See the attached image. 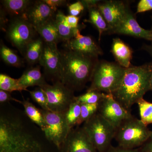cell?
<instances>
[{
  "label": "cell",
  "mask_w": 152,
  "mask_h": 152,
  "mask_svg": "<svg viewBox=\"0 0 152 152\" xmlns=\"http://www.w3.org/2000/svg\"><path fill=\"white\" fill-rule=\"evenodd\" d=\"M43 1L55 12H56L58 7L64 5L67 2L65 0H43Z\"/></svg>",
  "instance_id": "35"
},
{
  "label": "cell",
  "mask_w": 152,
  "mask_h": 152,
  "mask_svg": "<svg viewBox=\"0 0 152 152\" xmlns=\"http://www.w3.org/2000/svg\"><path fill=\"white\" fill-rule=\"evenodd\" d=\"M29 92L33 100L40 106L42 110H49L48 97L42 88L38 87Z\"/></svg>",
  "instance_id": "31"
},
{
  "label": "cell",
  "mask_w": 152,
  "mask_h": 152,
  "mask_svg": "<svg viewBox=\"0 0 152 152\" xmlns=\"http://www.w3.org/2000/svg\"><path fill=\"white\" fill-rule=\"evenodd\" d=\"M60 152H98L83 128H73L62 146Z\"/></svg>",
  "instance_id": "13"
},
{
  "label": "cell",
  "mask_w": 152,
  "mask_h": 152,
  "mask_svg": "<svg viewBox=\"0 0 152 152\" xmlns=\"http://www.w3.org/2000/svg\"><path fill=\"white\" fill-rule=\"evenodd\" d=\"M97 7L109 25V34L118 26L130 10L127 3L117 0L101 1Z\"/></svg>",
  "instance_id": "12"
},
{
  "label": "cell",
  "mask_w": 152,
  "mask_h": 152,
  "mask_svg": "<svg viewBox=\"0 0 152 152\" xmlns=\"http://www.w3.org/2000/svg\"><path fill=\"white\" fill-rule=\"evenodd\" d=\"M89 18L85 21L92 24L98 30L99 33V41H100L101 36L103 32L108 33L110 28L108 24L100 12L96 7H92L88 9Z\"/></svg>",
  "instance_id": "23"
},
{
  "label": "cell",
  "mask_w": 152,
  "mask_h": 152,
  "mask_svg": "<svg viewBox=\"0 0 152 152\" xmlns=\"http://www.w3.org/2000/svg\"><path fill=\"white\" fill-rule=\"evenodd\" d=\"M84 6L85 8L88 9L92 7H96L98 4L101 1L96 0H83L81 1Z\"/></svg>",
  "instance_id": "38"
},
{
  "label": "cell",
  "mask_w": 152,
  "mask_h": 152,
  "mask_svg": "<svg viewBox=\"0 0 152 152\" xmlns=\"http://www.w3.org/2000/svg\"><path fill=\"white\" fill-rule=\"evenodd\" d=\"M152 10V0H141L137 6L136 13L144 12Z\"/></svg>",
  "instance_id": "33"
},
{
  "label": "cell",
  "mask_w": 152,
  "mask_h": 152,
  "mask_svg": "<svg viewBox=\"0 0 152 152\" xmlns=\"http://www.w3.org/2000/svg\"><path fill=\"white\" fill-rule=\"evenodd\" d=\"M10 101H14L20 103L21 101L12 97L11 93L7 91L0 90V102L1 104L8 102Z\"/></svg>",
  "instance_id": "34"
},
{
  "label": "cell",
  "mask_w": 152,
  "mask_h": 152,
  "mask_svg": "<svg viewBox=\"0 0 152 152\" xmlns=\"http://www.w3.org/2000/svg\"><path fill=\"white\" fill-rule=\"evenodd\" d=\"M44 45L45 42L40 37H36L28 44L23 56L29 64L34 65L39 62Z\"/></svg>",
  "instance_id": "20"
},
{
  "label": "cell",
  "mask_w": 152,
  "mask_h": 152,
  "mask_svg": "<svg viewBox=\"0 0 152 152\" xmlns=\"http://www.w3.org/2000/svg\"><path fill=\"white\" fill-rule=\"evenodd\" d=\"M0 54L2 59L9 65L15 67H20L23 64V61L17 52L6 45L1 41Z\"/></svg>",
  "instance_id": "25"
},
{
  "label": "cell",
  "mask_w": 152,
  "mask_h": 152,
  "mask_svg": "<svg viewBox=\"0 0 152 152\" xmlns=\"http://www.w3.org/2000/svg\"><path fill=\"white\" fill-rule=\"evenodd\" d=\"M83 128L98 152H107L112 146L116 129L98 112L84 123Z\"/></svg>",
  "instance_id": "6"
},
{
  "label": "cell",
  "mask_w": 152,
  "mask_h": 152,
  "mask_svg": "<svg viewBox=\"0 0 152 152\" xmlns=\"http://www.w3.org/2000/svg\"><path fill=\"white\" fill-rule=\"evenodd\" d=\"M66 15L59 10L58 11L55 15V19L61 39L62 41L67 43L75 37L77 33L81 29L71 27L66 22Z\"/></svg>",
  "instance_id": "21"
},
{
  "label": "cell",
  "mask_w": 152,
  "mask_h": 152,
  "mask_svg": "<svg viewBox=\"0 0 152 152\" xmlns=\"http://www.w3.org/2000/svg\"><path fill=\"white\" fill-rule=\"evenodd\" d=\"M140 152H152V131L148 139L139 148Z\"/></svg>",
  "instance_id": "36"
},
{
  "label": "cell",
  "mask_w": 152,
  "mask_h": 152,
  "mask_svg": "<svg viewBox=\"0 0 152 152\" xmlns=\"http://www.w3.org/2000/svg\"><path fill=\"white\" fill-rule=\"evenodd\" d=\"M107 152H140L138 148H125L120 146L113 147L112 146Z\"/></svg>",
  "instance_id": "37"
},
{
  "label": "cell",
  "mask_w": 152,
  "mask_h": 152,
  "mask_svg": "<svg viewBox=\"0 0 152 152\" xmlns=\"http://www.w3.org/2000/svg\"><path fill=\"white\" fill-rule=\"evenodd\" d=\"M37 140L20 122L11 118H0V152L21 151L32 145Z\"/></svg>",
  "instance_id": "3"
},
{
  "label": "cell",
  "mask_w": 152,
  "mask_h": 152,
  "mask_svg": "<svg viewBox=\"0 0 152 152\" xmlns=\"http://www.w3.org/2000/svg\"><path fill=\"white\" fill-rule=\"evenodd\" d=\"M85 9L84 6L81 1H77L68 6L70 15L78 17Z\"/></svg>",
  "instance_id": "32"
},
{
  "label": "cell",
  "mask_w": 152,
  "mask_h": 152,
  "mask_svg": "<svg viewBox=\"0 0 152 152\" xmlns=\"http://www.w3.org/2000/svg\"><path fill=\"white\" fill-rule=\"evenodd\" d=\"M149 53H150L151 56L152 57V45H151L149 46H147L146 48Z\"/></svg>",
  "instance_id": "40"
},
{
  "label": "cell",
  "mask_w": 152,
  "mask_h": 152,
  "mask_svg": "<svg viewBox=\"0 0 152 152\" xmlns=\"http://www.w3.org/2000/svg\"><path fill=\"white\" fill-rule=\"evenodd\" d=\"M98 113L116 129L133 116L129 110L116 100L112 94H104L99 103Z\"/></svg>",
  "instance_id": "10"
},
{
  "label": "cell",
  "mask_w": 152,
  "mask_h": 152,
  "mask_svg": "<svg viewBox=\"0 0 152 152\" xmlns=\"http://www.w3.org/2000/svg\"><path fill=\"white\" fill-rule=\"evenodd\" d=\"M55 12L42 1H36L21 17L36 28L54 18Z\"/></svg>",
  "instance_id": "15"
},
{
  "label": "cell",
  "mask_w": 152,
  "mask_h": 152,
  "mask_svg": "<svg viewBox=\"0 0 152 152\" xmlns=\"http://www.w3.org/2000/svg\"><path fill=\"white\" fill-rule=\"evenodd\" d=\"M19 84L27 91L28 87L38 86L42 88L48 84L39 66L31 67L24 72L18 79Z\"/></svg>",
  "instance_id": "18"
},
{
  "label": "cell",
  "mask_w": 152,
  "mask_h": 152,
  "mask_svg": "<svg viewBox=\"0 0 152 152\" xmlns=\"http://www.w3.org/2000/svg\"><path fill=\"white\" fill-rule=\"evenodd\" d=\"M150 89L151 90H152V75L151 76V79L150 80Z\"/></svg>",
  "instance_id": "41"
},
{
  "label": "cell",
  "mask_w": 152,
  "mask_h": 152,
  "mask_svg": "<svg viewBox=\"0 0 152 152\" xmlns=\"http://www.w3.org/2000/svg\"><path fill=\"white\" fill-rule=\"evenodd\" d=\"M109 34L125 35L152 41L151 30L145 29L140 26L131 10L128 11L118 26Z\"/></svg>",
  "instance_id": "14"
},
{
  "label": "cell",
  "mask_w": 152,
  "mask_h": 152,
  "mask_svg": "<svg viewBox=\"0 0 152 152\" xmlns=\"http://www.w3.org/2000/svg\"><path fill=\"white\" fill-rule=\"evenodd\" d=\"M111 52L117 64L125 69L131 66L132 51L129 46L120 38L113 39L112 43Z\"/></svg>",
  "instance_id": "17"
},
{
  "label": "cell",
  "mask_w": 152,
  "mask_h": 152,
  "mask_svg": "<svg viewBox=\"0 0 152 152\" xmlns=\"http://www.w3.org/2000/svg\"><path fill=\"white\" fill-rule=\"evenodd\" d=\"M151 132L140 120L133 116L117 128L115 139L119 146L127 149L138 148L147 141Z\"/></svg>",
  "instance_id": "5"
},
{
  "label": "cell",
  "mask_w": 152,
  "mask_h": 152,
  "mask_svg": "<svg viewBox=\"0 0 152 152\" xmlns=\"http://www.w3.org/2000/svg\"><path fill=\"white\" fill-rule=\"evenodd\" d=\"M80 114L81 104L75 99L64 114L66 121L71 130L77 126Z\"/></svg>",
  "instance_id": "26"
},
{
  "label": "cell",
  "mask_w": 152,
  "mask_h": 152,
  "mask_svg": "<svg viewBox=\"0 0 152 152\" xmlns=\"http://www.w3.org/2000/svg\"><path fill=\"white\" fill-rule=\"evenodd\" d=\"M61 52V81L73 91H80L91 81L99 60L70 49Z\"/></svg>",
  "instance_id": "1"
},
{
  "label": "cell",
  "mask_w": 152,
  "mask_h": 152,
  "mask_svg": "<svg viewBox=\"0 0 152 152\" xmlns=\"http://www.w3.org/2000/svg\"><path fill=\"white\" fill-rule=\"evenodd\" d=\"M35 30L44 42L49 45H57L61 42L55 17L36 28Z\"/></svg>",
  "instance_id": "19"
},
{
  "label": "cell",
  "mask_w": 152,
  "mask_h": 152,
  "mask_svg": "<svg viewBox=\"0 0 152 152\" xmlns=\"http://www.w3.org/2000/svg\"><path fill=\"white\" fill-rule=\"evenodd\" d=\"M39 64L44 68L45 74L53 83L61 81V52L57 45H49L45 42Z\"/></svg>",
  "instance_id": "11"
},
{
  "label": "cell",
  "mask_w": 152,
  "mask_h": 152,
  "mask_svg": "<svg viewBox=\"0 0 152 152\" xmlns=\"http://www.w3.org/2000/svg\"><path fill=\"white\" fill-rule=\"evenodd\" d=\"M105 93L97 91H87L84 94L76 96L75 99L80 104H99Z\"/></svg>",
  "instance_id": "29"
},
{
  "label": "cell",
  "mask_w": 152,
  "mask_h": 152,
  "mask_svg": "<svg viewBox=\"0 0 152 152\" xmlns=\"http://www.w3.org/2000/svg\"><path fill=\"white\" fill-rule=\"evenodd\" d=\"M138 106L140 120L145 126L152 124V103L144 99H140L137 102Z\"/></svg>",
  "instance_id": "27"
},
{
  "label": "cell",
  "mask_w": 152,
  "mask_h": 152,
  "mask_svg": "<svg viewBox=\"0 0 152 152\" xmlns=\"http://www.w3.org/2000/svg\"><path fill=\"white\" fill-rule=\"evenodd\" d=\"M7 13L4 9H1V28L2 30H5L6 24L7 23V18L6 14ZM6 31V30H5Z\"/></svg>",
  "instance_id": "39"
},
{
  "label": "cell",
  "mask_w": 152,
  "mask_h": 152,
  "mask_svg": "<svg viewBox=\"0 0 152 152\" xmlns=\"http://www.w3.org/2000/svg\"><path fill=\"white\" fill-rule=\"evenodd\" d=\"M41 88L46 94L48 107L51 111L64 114L75 99L74 91L61 81L52 85L48 84Z\"/></svg>",
  "instance_id": "9"
},
{
  "label": "cell",
  "mask_w": 152,
  "mask_h": 152,
  "mask_svg": "<svg viewBox=\"0 0 152 152\" xmlns=\"http://www.w3.org/2000/svg\"><path fill=\"white\" fill-rule=\"evenodd\" d=\"M46 126L44 132L48 140L60 151L71 129L65 118L64 114L40 109Z\"/></svg>",
  "instance_id": "7"
},
{
  "label": "cell",
  "mask_w": 152,
  "mask_h": 152,
  "mask_svg": "<svg viewBox=\"0 0 152 152\" xmlns=\"http://www.w3.org/2000/svg\"><path fill=\"white\" fill-rule=\"evenodd\" d=\"M126 69L117 63L99 61L93 72L91 86L87 91L112 94L120 86Z\"/></svg>",
  "instance_id": "4"
},
{
  "label": "cell",
  "mask_w": 152,
  "mask_h": 152,
  "mask_svg": "<svg viewBox=\"0 0 152 152\" xmlns=\"http://www.w3.org/2000/svg\"><path fill=\"white\" fill-rule=\"evenodd\" d=\"M99 104H81V114L77 123L79 126L83 123L86 122L98 112Z\"/></svg>",
  "instance_id": "30"
},
{
  "label": "cell",
  "mask_w": 152,
  "mask_h": 152,
  "mask_svg": "<svg viewBox=\"0 0 152 152\" xmlns=\"http://www.w3.org/2000/svg\"><path fill=\"white\" fill-rule=\"evenodd\" d=\"M67 48L91 56L98 58L103 53L102 49L90 36L81 34L80 31L66 43Z\"/></svg>",
  "instance_id": "16"
},
{
  "label": "cell",
  "mask_w": 152,
  "mask_h": 152,
  "mask_svg": "<svg viewBox=\"0 0 152 152\" xmlns=\"http://www.w3.org/2000/svg\"><path fill=\"white\" fill-rule=\"evenodd\" d=\"M30 0H4L3 8L13 18L22 17L34 2Z\"/></svg>",
  "instance_id": "22"
},
{
  "label": "cell",
  "mask_w": 152,
  "mask_h": 152,
  "mask_svg": "<svg viewBox=\"0 0 152 152\" xmlns=\"http://www.w3.org/2000/svg\"><path fill=\"white\" fill-rule=\"evenodd\" d=\"M6 37L22 55L37 33L30 23L21 17L13 18L6 30Z\"/></svg>",
  "instance_id": "8"
},
{
  "label": "cell",
  "mask_w": 152,
  "mask_h": 152,
  "mask_svg": "<svg viewBox=\"0 0 152 152\" xmlns=\"http://www.w3.org/2000/svg\"><path fill=\"white\" fill-rule=\"evenodd\" d=\"M23 106L25 113L32 121L36 124L44 132L46 126L43 115L40 109L35 106L28 100L21 101L20 103Z\"/></svg>",
  "instance_id": "24"
},
{
  "label": "cell",
  "mask_w": 152,
  "mask_h": 152,
  "mask_svg": "<svg viewBox=\"0 0 152 152\" xmlns=\"http://www.w3.org/2000/svg\"><path fill=\"white\" fill-rule=\"evenodd\" d=\"M0 90L12 93L14 91H25L19 84L18 79H14L6 74L0 75Z\"/></svg>",
  "instance_id": "28"
},
{
  "label": "cell",
  "mask_w": 152,
  "mask_h": 152,
  "mask_svg": "<svg viewBox=\"0 0 152 152\" xmlns=\"http://www.w3.org/2000/svg\"><path fill=\"white\" fill-rule=\"evenodd\" d=\"M151 32L152 36V28L151 29Z\"/></svg>",
  "instance_id": "42"
},
{
  "label": "cell",
  "mask_w": 152,
  "mask_h": 152,
  "mask_svg": "<svg viewBox=\"0 0 152 152\" xmlns=\"http://www.w3.org/2000/svg\"><path fill=\"white\" fill-rule=\"evenodd\" d=\"M152 75V63L126 69L120 86L112 94L114 98L129 110L151 90L150 80Z\"/></svg>",
  "instance_id": "2"
}]
</instances>
